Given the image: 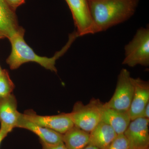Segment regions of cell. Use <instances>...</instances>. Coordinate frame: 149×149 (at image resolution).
Returning <instances> with one entry per match:
<instances>
[{
    "label": "cell",
    "instance_id": "cell-20",
    "mask_svg": "<svg viewBox=\"0 0 149 149\" xmlns=\"http://www.w3.org/2000/svg\"><path fill=\"white\" fill-rule=\"evenodd\" d=\"M11 131V130L6 128V127L1 125V128H0V145H1L2 141L7 136L8 133H10Z\"/></svg>",
    "mask_w": 149,
    "mask_h": 149
},
{
    "label": "cell",
    "instance_id": "cell-13",
    "mask_svg": "<svg viewBox=\"0 0 149 149\" xmlns=\"http://www.w3.org/2000/svg\"><path fill=\"white\" fill-rule=\"evenodd\" d=\"M17 128H24L32 131L39 137L40 141L46 144L54 145L63 142V134L36 125L25 118L23 113L20 114Z\"/></svg>",
    "mask_w": 149,
    "mask_h": 149
},
{
    "label": "cell",
    "instance_id": "cell-1",
    "mask_svg": "<svg viewBox=\"0 0 149 149\" xmlns=\"http://www.w3.org/2000/svg\"><path fill=\"white\" fill-rule=\"evenodd\" d=\"M97 33L123 23L135 14L139 0H88Z\"/></svg>",
    "mask_w": 149,
    "mask_h": 149
},
{
    "label": "cell",
    "instance_id": "cell-21",
    "mask_svg": "<svg viewBox=\"0 0 149 149\" xmlns=\"http://www.w3.org/2000/svg\"><path fill=\"white\" fill-rule=\"evenodd\" d=\"M141 118H144L149 119V102L145 107L141 115Z\"/></svg>",
    "mask_w": 149,
    "mask_h": 149
},
{
    "label": "cell",
    "instance_id": "cell-15",
    "mask_svg": "<svg viewBox=\"0 0 149 149\" xmlns=\"http://www.w3.org/2000/svg\"><path fill=\"white\" fill-rule=\"evenodd\" d=\"M90 133L73 126L63 134V142L68 149H83L89 144Z\"/></svg>",
    "mask_w": 149,
    "mask_h": 149
},
{
    "label": "cell",
    "instance_id": "cell-25",
    "mask_svg": "<svg viewBox=\"0 0 149 149\" xmlns=\"http://www.w3.org/2000/svg\"><path fill=\"white\" fill-rule=\"evenodd\" d=\"M143 149H149V148H147Z\"/></svg>",
    "mask_w": 149,
    "mask_h": 149
},
{
    "label": "cell",
    "instance_id": "cell-14",
    "mask_svg": "<svg viewBox=\"0 0 149 149\" xmlns=\"http://www.w3.org/2000/svg\"><path fill=\"white\" fill-rule=\"evenodd\" d=\"M117 135L109 125L101 121L90 132L88 145L100 149H107Z\"/></svg>",
    "mask_w": 149,
    "mask_h": 149
},
{
    "label": "cell",
    "instance_id": "cell-12",
    "mask_svg": "<svg viewBox=\"0 0 149 149\" xmlns=\"http://www.w3.org/2000/svg\"><path fill=\"white\" fill-rule=\"evenodd\" d=\"M17 103L13 94L0 99L1 125L12 131L17 128L21 113L17 111Z\"/></svg>",
    "mask_w": 149,
    "mask_h": 149
},
{
    "label": "cell",
    "instance_id": "cell-9",
    "mask_svg": "<svg viewBox=\"0 0 149 149\" xmlns=\"http://www.w3.org/2000/svg\"><path fill=\"white\" fill-rule=\"evenodd\" d=\"M131 81L134 93L128 113L132 120L141 117L145 107L149 102V83L140 78L131 77Z\"/></svg>",
    "mask_w": 149,
    "mask_h": 149
},
{
    "label": "cell",
    "instance_id": "cell-19",
    "mask_svg": "<svg viewBox=\"0 0 149 149\" xmlns=\"http://www.w3.org/2000/svg\"><path fill=\"white\" fill-rule=\"evenodd\" d=\"M8 6L15 11L19 6L23 4L25 2V0H4Z\"/></svg>",
    "mask_w": 149,
    "mask_h": 149
},
{
    "label": "cell",
    "instance_id": "cell-23",
    "mask_svg": "<svg viewBox=\"0 0 149 149\" xmlns=\"http://www.w3.org/2000/svg\"><path fill=\"white\" fill-rule=\"evenodd\" d=\"M3 38H5V37H4L1 34H0V40H1V39H3Z\"/></svg>",
    "mask_w": 149,
    "mask_h": 149
},
{
    "label": "cell",
    "instance_id": "cell-2",
    "mask_svg": "<svg viewBox=\"0 0 149 149\" xmlns=\"http://www.w3.org/2000/svg\"><path fill=\"white\" fill-rule=\"evenodd\" d=\"M24 28L10 39L11 52L6 59V63L11 70H15L27 63L35 62L47 70L56 73V61L65 54L72 43L78 37L76 31L70 35L68 41L61 50L56 52L54 56L49 58L37 54L27 44L24 39Z\"/></svg>",
    "mask_w": 149,
    "mask_h": 149
},
{
    "label": "cell",
    "instance_id": "cell-4",
    "mask_svg": "<svg viewBox=\"0 0 149 149\" xmlns=\"http://www.w3.org/2000/svg\"><path fill=\"white\" fill-rule=\"evenodd\" d=\"M98 100H92L84 105L81 102L74 104L72 111L68 116L74 126L90 133L101 121Z\"/></svg>",
    "mask_w": 149,
    "mask_h": 149
},
{
    "label": "cell",
    "instance_id": "cell-18",
    "mask_svg": "<svg viewBox=\"0 0 149 149\" xmlns=\"http://www.w3.org/2000/svg\"><path fill=\"white\" fill-rule=\"evenodd\" d=\"M40 143L42 147V149H68L63 142L54 145L46 144L41 141H40Z\"/></svg>",
    "mask_w": 149,
    "mask_h": 149
},
{
    "label": "cell",
    "instance_id": "cell-5",
    "mask_svg": "<svg viewBox=\"0 0 149 149\" xmlns=\"http://www.w3.org/2000/svg\"><path fill=\"white\" fill-rule=\"evenodd\" d=\"M134 88L130 72L123 68L118 76L114 94L109 101L104 106L118 110L128 111L133 99Z\"/></svg>",
    "mask_w": 149,
    "mask_h": 149
},
{
    "label": "cell",
    "instance_id": "cell-7",
    "mask_svg": "<svg viewBox=\"0 0 149 149\" xmlns=\"http://www.w3.org/2000/svg\"><path fill=\"white\" fill-rule=\"evenodd\" d=\"M25 118L36 125L49 128L61 134H64L74 125L68 113L52 116H41L32 110H28L23 113Z\"/></svg>",
    "mask_w": 149,
    "mask_h": 149
},
{
    "label": "cell",
    "instance_id": "cell-22",
    "mask_svg": "<svg viewBox=\"0 0 149 149\" xmlns=\"http://www.w3.org/2000/svg\"><path fill=\"white\" fill-rule=\"evenodd\" d=\"M83 149H100L97 147L92 146V145H88Z\"/></svg>",
    "mask_w": 149,
    "mask_h": 149
},
{
    "label": "cell",
    "instance_id": "cell-8",
    "mask_svg": "<svg viewBox=\"0 0 149 149\" xmlns=\"http://www.w3.org/2000/svg\"><path fill=\"white\" fill-rule=\"evenodd\" d=\"M149 119L138 118L131 120L123 134L131 149L149 148Z\"/></svg>",
    "mask_w": 149,
    "mask_h": 149
},
{
    "label": "cell",
    "instance_id": "cell-10",
    "mask_svg": "<svg viewBox=\"0 0 149 149\" xmlns=\"http://www.w3.org/2000/svg\"><path fill=\"white\" fill-rule=\"evenodd\" d=\"M101 121L108 124L117 135L123 134L131 121L128 111H122L100 105Z\"/></svg>",
    "mask_w": 149,
    "mask_h": 149
},
{
    "label": "cell",
    "instance_id": "cell-24",
    "mask_svg": "<svg viewBox=\"0 0 149 149\" xmlns=\"http://www.w3.org/2000/svg\"><path fill=\"white\" fill-rule=\"evenodd\" d=\"M3 70V69H2L1 68V65H0V74H1Z\"/></svg>",
    "mask_w": 149,
    "mask_h": 149
},
{
    "label": "cell",
    "instance_id": "cell-17",
    "mask_svg": "<svg viewBox=\"0 0 149 149\" xmlns=\"http://www.w3.org/2000/svg\"><path fill=\"white\" fill-rule=\"evenodd\" d=\"M107 149H131L124 134L117 135Z\"/></svg>",
    "mask_w": 149,
    "mask_h": 149
},
{
    "label": "cell",
    "instance_id": "cell-6",
    "mask_svg": "<svg viewBox=\"0 0 149 149\" xmlns=\"http://www.w3.org/2000/svg\"><path fill=\"white\" fill-rule=\"evenodd\" d=\"M72 13L78 37L97 33L88 0H65Z\"/></svg>",
    "mask_w": 149,
    "mask_h": 149
},
{
    "label": "cell",
    "instance_id": "cell-3",
    "mask_svg": "<svg viewBox=\"0 0 149 149\" xmlns=\"http://www.w3.org/2000/svg\"><path fill=\"white\" fill-rule=\"evenodd\" d=\"M125 58L122 64L134 67L149 65V29L141 27L124 47Z\"/></svg>",
    "mask_w": 149,
    "mask_h": 149
},
{
    "label": "cell",
    "instance_id": "cell-16",
    "mask_svg": "<svg viewBox=\"0 0 149 149\" xmlns=\"http://www.w3.org/2000/svg\"><path fill=\"white\" fill-rule=\"evenodd\" d=\"M14 88V84L10 79L8 71L3 69L0 74V99L12 94Z\"/></svg>",
    "mask_w": 149,
    "mask_h": 149
},
{
    "label": "cell",
    "instance_id": "cell-11",
    "mask_svg": "<svg viewBox=\"0 0 149 149\" xmlns=\"http://www.w3.org/2000/svg\"><path fill=\"white\" fill-rule=\"evenodd\" d=\"M15 11L4 0H0V34L9 40L23 28L19 25Z\"/></svg>",
    "mask_w": 149,
    "mask_h": 149
}]
</instances>
